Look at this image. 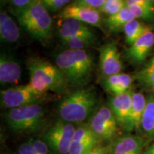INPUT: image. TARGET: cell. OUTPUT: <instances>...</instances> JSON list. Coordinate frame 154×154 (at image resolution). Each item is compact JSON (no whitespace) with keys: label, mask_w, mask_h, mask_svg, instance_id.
Here are the masks:
<instances>
[{"label":"cell","mask_w":154,"mask_h":154,"mask_svg":"<svg viewBox=\"0 0 154 154\" xmlns=\"http://www.w3.org/2000/svg\"><path fill=\"white\" fill-rule=\"evenodd\" d=\"M19 24L37 41H49L52 34V19L42 0H32L29 5L18 9Z\"/></svg>","instance_id":"cell-4"},{"label":"cell","mask_w":154,"mask_h":154,"mask_svg":"<svg viewBox=\"0 0 154 154\" xmlns=\"http://www.w3.org/2000/svg\"><path fill=\"white\" fill-rule=\"evenodd\" d=\"M135 79L143 88L154 91V55L145 66L136 73Z\"/></svg>","instance_id":"cell-21"},{"label":"cell","mask_w":154,"mask_h":154,"mask_svg":"<svg viewBox=\"0 0 154 154\" xmlns=\"http://www.w3.org/2000/svg\"><path fill=\"white\" fill-rule=\"evenodd\" d=\"M0 37L5 43H15L20 38L19 26L5 11L0 14Z\"/></svg>","instance_id":"cell-18"},{"label":"cell","mask_w":154,"mask_h":154,"mask_svg":"<svg viewBox=\"0 0 154 154\" xmlns=\"http://www.w3.org/2000/svg\"><path fill=\"white\" fill-rule=\"evenodd\" d=\"M146 106V99L145 96L140 92H133L131 111L126 130L131 131L138 128L140 126Z\"/></svg>","instance_id":"cell-19"},{"label":"cell","mask_w":154,"mask_h":154,"mask_svg":"<svg viewBox=\"0 0 154 154\" xmlns=\"http://www.w3.org/2000/svg\"><path fill=\"white\" fill-rule=\"evenodd\" d=\"M144 140L139 136H121L113 144L112 154H141Z\"/></svg>","instance_id":"cell-16"},{"label":"cell","mask_w":154,"mask_h":154,"mask_svg":"<svg viewBox=\"0 0 154 154\" xmlns=\"http://www.w3.org/2000/svg\"><path fill=\"white\" fill-rule=\"evenodd\" d=\"M154 46V32L147 27L144 34L138 38L128 49V57L133 62H143Z\"/></svg>","instance_id":"cell-13"},{"label":"cell","mask_w":154,"mask_h":154,"mask_svg":"<svg viewBox=\"0 0 154 154\" xmlns=\"http://www.w3.org/2000/svg\"><path fill=\"white\" fill-rule=\"evenodd\" d=\"M99 138L96 136L88 124L79 126L69 148V154H84L97 146Z\"/></svg>","instance_id":"cell-11"},{"label":"cell","mask_w":154,"mask_h":154,"mask_svg":"<svg viewBox=\"0 0 154 154\" xmlns=\"http://www.w3.org/2000/svg\"><path fill=\"white\" fill-rule=\"evenodd\" d=\"M136 3L142 7H145L146 9H149L150 10L154 11V5L151 2H149L148 0H134Z\"/></svg>","instance_id":"cell-33"},{"label":"cell","mask_w":154,"mask_h":154,"mask_svg":"<svg viewBox=\"0 0 154 154\" xmlns=\"http://www.w3.org/2000/svg\"><path fill=\"white\" fill-rule=\"evenodd\" d=\"M116 119L110 106H102L95 111L88 123L90 128L99 140H111L117 132Z\"/></svg>","instance_id":"cell-8"},{"label":"cell","mask_w":154,"mask_h":154,"mask_svg":"<svg viewBox=\"0 0 154 154\" xmlns=\"http://www.w3.org/2000/svg\"><path fill=\"white\" fill-rule=\"evenodd\" d=\"M46 94L37 92L27 85L17 86L1 91V106L11 109L25 106L39 104L44 101Z\"/></svg>","instance_id":"cell-7"},{"label":"cell","mask_w":154,"mask_h":154,"mask_svg":"<svg viewBox=\"0 0 154 154\" xmlns=\"http://www.w3.org/2000/svg\"><path fill=\"white\" fill-rule=\"evenodd\" d=\"M19 154H38L34 146L29 141L27 143H23L19 148Z\"/></svg>","instance_id":"cell-31"},{"label":"cell","mask_w":154,"mask_h":154,"mask_svg":"<svg viewBox=\"0 0 154 154\" xmlns=\"http://www.w3.org/2000/svg\"><path fill=\"white\" fill-rule=\"evenodd\" d=\"M126 7V0H106L100 11L110 17L119 12Z\"/></svg>","instance_id":"cell-26"},{"label":"cell","mask_w":154,"mask_h":154,"mask_svg":"<svg viewBox=\"0 0 154 154\" xmlns=\"http://www.w3.org/2000/svg\"><path fill=\"white\" fill-rule=\"evenodd\" d=\"M106 0H75V2L87 7L99 9L104 4Z\"/></svg>","instance_id":"cell-29"},{"label":"cell","mask_w":154,"mask_h":154,"mask_svg":"<svg viewBox=\"0 0 154 154\" xmlns=\"http://www.w3.org/2000/svg\"><path fill=\"white\" fill-rule=\"evenodd\" d=\"M147 26H144L142 22L138 19H134L125 25L124 32L126 43L128 45H132L138 38H140L146 32Z\"/></svg>","instance_id":"cell-23"},{"label":"cell","mask_w":154,"mask_h":154,"mask_svg":"<svg viewBox=\"0 0 154 154\" xmlns=\"http://www.w3.org/2000/svg\"><path fill=\"white\" fill-rule=\"evenodd\" d=\"M113 145L105 146H96L84 154H112Z\"/></svg>","instance_id":"cell-30"},{"label":"cell","mask_w":154,"mask_h":154,"mask_svg":"<svg viewBox=\"0 0 154 154\" xmlns=\"http://www.w3.org/2000/svg\"><path fill=\"white\" fill-rule=\"evenodd\" d=\"M32 0H10L11 3L18 9H22L29 5Z\"/></svg>","instance_id":"cell-32"},{"label":"cell","mask_w":154,"mask_h":154,"mask_svg":"<svg viewBox=\"0 0 154 154\" xmlns=\"http://www.w3.org/2000/svg\"><path fill=\"white\" fill-rule=\"evenodd\" d=\"M56 65L66 77L69 85L82 86L88 82L94 67V59L85 49H66L59 53Z\"/></svg>","instance_id":"cell-2"},{"label":"cell","mask_w":154,"mask_h":154,"mask_svg":"<svg viewBox=\"0 0 154 154\" xmlns=\"http://www.w3.org/2000/svg\"><path fill=\"white\" fill-rule=\"evenodd\" d=\"M136 19L128 7H125L119 12L106 19V25L111 32H118L124 29V26L131 21Z\"/></svg>","instance_id":"cell-20"},{"label":"cell","mask_w":154,"mask_h":154,"mask_svg":"<svg viewBox=\"0 0 154 154\" xmlns=\"http://www.w3.org/2000/svg\"><path fill=\"white\" fill-rule=\"evenodd\" d=\"M5 117L7 125L13 131L34 133L44 125L46 111L40 104L29 105L9 109Z\"/></svg>","instance_id":"cell-5"},{"label":"cell","mask_w":154,"mask_h":154,"mask_svg":"<svg viewBox=\"0 0 154 154\" xmlns=\"http://www.w3.org/2000/svg\"><path fill=\"white\" fill-rule=\"evenodd\" d=\"M140 126L148 136L154 137V94L146 99V106L141 119Z\"/></svg>","instance_id":"cell-22"},{"label":"cell","mask_w":154,"mask_h":154,"mask_svg":"<svg viewBox=\"0 0 154 154\" xmlns=\"http://www.w3.org/2000/svg\"><path fill=\"white\" fill-rule=\"evenodd\" d=\"M63 19H74L86 24L102 29V17L99 9L76 3L66 6L61 12Z\"/></svg>","instance_id":"cell-9"},{"label":"cell","mask_w":154,"mask_h":154,"mask_svg":"<svg viewBox=\"0 0 154 154\" xmlns=\"http://www.w3.org/2000/svg\"><path fill=\"white\" fill-rule=\"evenodd\" d=\"M133 91L129 90L124 94L115 95L110 99V108L114 114L117 123L128 128L132 106Z\"/></svg>","instance_id":"cell-12"},{"label":"cell","mask_w":154,"mask_h":154,"mask_svg":"<svg viewBox=\"0 0 154 154\" xmlns=\"http://www.w3.org/2000/svg\"><path fill=\"white\" fill-rule=\"evenodd\" d=\"M100 69L104 78L120 74L123 69L118 47L114 42L107 43L100 49Z\"/></svg>","instance_id":"cell-10"},{"label":"cell","mask_w":154,"mask_h":154,"mask_svg":"<svg viewBox=\"0 0 154 154\" xmlns=\"http://www.w3.org/2000/svg\"><path fill=\"white\" fill-rule=\"evenodd\" d=\"M27 67L29 84L37 92L62 94L68 87L69 83L61 71L49 61L39 57L30 58L27 61Z\"/></svg>","instance_id":"cell-1"},{"label":"cell","mask_w":154,"mask_h":154,"mask_svg":"<svg viewBox=\"0 0 154 154\" xmlns=\"http://www.w3.org/2000/svg\"><path fill=\"white\" fill-rule=\"evenodd\" d=\"M98 101L94 88H78L61 100L58 106V114L60 119L66 122H84L93 114Z\"/></svg>","instance_id":"cell-3"},{"label":"cell","mask_w":154,"mask_h":154,"mask_svg":"<svg viewBox=\"0 0 154 154\" xmlns=\"http://www.w3.org/2000/svg\"><path fill=\"white\" fill-rule=\"evenodd\" d=\"M96 39V38L81 36V37L69 38L68 40L62 42V43L69 49L81 50L85 49L86 48L89 47L90 46L93 45L95 43Z\"/></svg>","instance_id":"cell-25"},{"label":"cell","mask_w":154,"mask_h":154,"mask_svg":"<svg viewBox=\"0 0 154 154\" xmlns=\"http://www.w3.org/2000/svg\"><path fill=\"white\" fill-rule=\"evenodd\" d=\"M29 142L34 146L38 154H52V151L43 140L31 138Z\"/></svg>","instance_id":"cell-28"},{"label":"cell","mask_w":154,"mask_h":154,"mask_svg":"<svg viewBox=\"0 0 154 154\" xmlns=\"http://www.w3.org/2000/svg\"><path fill=\"white\" fill-rule=\"evenodd\" d=\"M148 1H149V2H151V3L153 4V5H154V0H148Z\"/></svg>","instance_id":"cell-35"},{"label":"cell","mask_w":154,"mask_h":154,"mask_svg":"<svg viewBox=\"0 0 154 154\" xmlns=\"http://www.w3.org/2000/svg\"><path fill=\"white\" fill-rule=\"evenodd\" d=\"M76 128L72 123L59 119L44 134L43 140L53 153L69 154Z\"/></svg>","instance_id":"cell-6"},{"label":"cell","mask_w":154,"mask_h":154,"mask_svg":"<svg viewBox=\"0 0 154 154\" xmlns=\"http://www.w3.org/2000/svg\"><path fill=\"white\" fill-rule=\"evenodd\" d=\"M58 34L61 42L81 36L96 38L87 24L74 19H63L58 28Z\"/></svg>","instance_id":"cell-14"},{"label":"cell","mask_w":154,"mask_h":154,"mask_svg":"<svg viewBox=\"0 0 154 154\" xmlns=\"http://www.w3.org/2000/svg\"><path fill=\"white\" fill-rule=\"evenodd\" d=\"M143 154H154V143L151 144Z\"/></svg>","instance_id":"cell-34"},{"label":"cell","mask_w":154,"mask_h":154,"mask_svg":"<svg viewBox=\"0 0 154 154\" xmlns=\"http://www.w3.org/2000/svg\"><path fill=\"white\" fill-rule=\"evenodd\" d=\"M22 76V69L13 57L2 54L0 57V82L2 84H17Z\"/></svg>","instance_id":"cell-15"},{"label":"cell","mask_w":154,"mask_h":154,"mask_svg":"<svg viewBox=\"0 0 154 154\" xmlns=\"http://www.w3.org/2000/svg\"><path fill=\"white\" fill-rule=\"evenodd\" d=\"M46 8L51 11H56L68 5L71 0H42Z\"/></svg>","instance_id":"cell-27"},{"label":"cell","mask_w":154,"mask_h":154,"mask_svg":"<svg viewBox=\"0 0 154 154\" xmlns=\"http://www.w3.org/2000/svg\"><path fill=\"white\" fill-rule=\"evenodd\" d=\"M132 83L133 78L131 76L120 73L105 78L103 82V86L106 91L115 96L129 91Z\"/></svg>","instance_id":"cell-17"},{"label":"cell","mask_w":154,"mask_h":154,"mask_svg":"<svg viewBox=\"0 0 154 154\" xmlns=\"http://www.w3.org/2000/svg\"><path fill=\"white\" fill-rule=\"evenodd\" d=\"M126 6L129 8L136 19H140L146 21H153L154 19V11L138 5L134 0H126Z\"/></svg>","instance_id":"cell-24"}]
</instances>
